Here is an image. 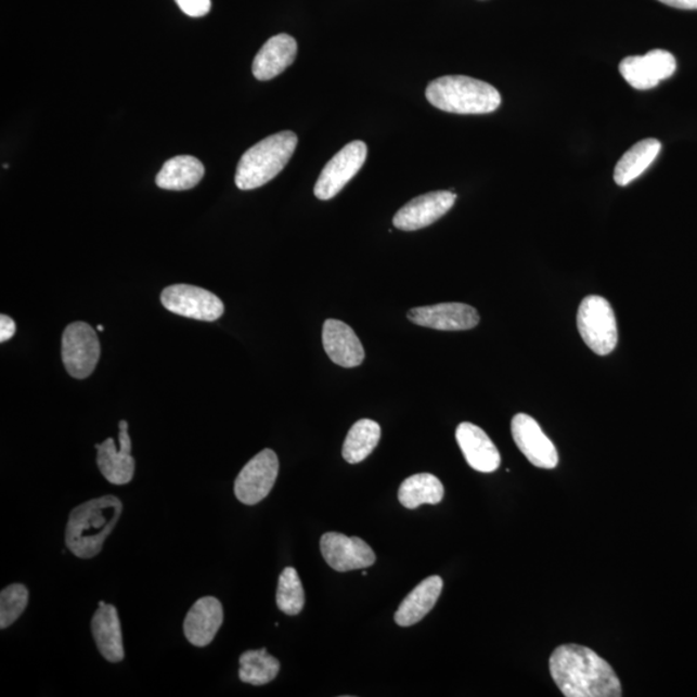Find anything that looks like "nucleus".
Here are the masks:
<instances>
[{
  "mask_svg": "<svg viewBox=\"0 0 697 697\" xmlns=\"http://www.w3.org/2000/svg\"><path fill=\"white\" fill-rule=\"evenodd\" d=\"M552 679L566 697H620L619 676L608 662L591 648L565 645L554 649Z\"/></svg>",
  "mask_w": 697,
  "mask_h": 697,
  "instance_id": "f257e3e1",
  "label": "nucleus"
},
{
  "mask_svg": "<svg viewBox=\"0 0 697 697\" xmlns=\"http://www.w3.org/2000/svg\"><path fill=\"white\" fill-rule=\"evenodd\" d=\"M121 512L124 504L114 495L93 499L74 507L66 525L67 550L78 558L96 557L119 522Z\"/></svg>",
  "mask_w": 697,
  "mask_h": 697,
  "instance_id": "f03ea898",
  "label": "nucleus"
},
{
  "mask_svg": "<svg viewBox=\"0 0 697 697\" xmlns=\"http://www.w3.org/2000/svg\"><path fill=\"white\" fill-rule=\"evenodd\" d=\"M425 94L437 109L453 114H489L502 105V94L495 87L464 76L437 78Z\"/></svg>",
  "mask_w": 697,
  "mask_h": 697,
  "instance_id": "7ed1b4c3",
  "label": "nucleus"
},
{
  "mask_svg": "<svg viewBox=\"0 0 697 697\" xmlns=\"http://www.w3.org/2000/svg\"><path fill=\"white\" fill-rule=\"evenodd\" d=\"M297 137L283 131L263 139L242 155L236 167L235 185L241 191L261 188L279 176L296 151Z\"/></svg>",
  "mask_w": 697,
  "mask_h": 697,
  "instance_id": "20e7f679",
  "label": "nucleus"
},
{
  "mask_svg": "<svg viewBox=\"0 0 697 697\" xmlns=\"http://www.w3.org/2000/svg\"><path fill=\"white\" fill-rule=\"evenodd\" d=\"M578 328L584 343L595 354H611L618 345V323L611 304L602 296H586L581 301Z\"/></svg>",
  "mask_w": 697,
  "mask_h": 697,
  "instance_id": "39448f33",
  "label": "nucleus"
},
{
  "mask_svg": "<svg viewBox=\"0 0 697 697\" xmlns=\"http://www.w3.org/2000/svg\"><path fill=\"white\" fill-rule=\"evenodd\" d=\"M63 362L70 376L83 380L91 376L100 360V341L90 324H69L63 335Z\"/></svg>",
  "mask_w": 697,
  "mask_h": 697,
  "instance_id": "423d86ee",
  "label": "nucleus"
},
{
  "mask_svg": "<svg viewBox=\"0 0 697 697\" xmlns=\"http://www.w3.org/2000/svg\"><path fill=\"white\" fill-rule=\"evenodd\" d=\"M280 473V460L272 450H262L249 460L236 477L234 493L245 505H256L273 490Z\"/></svg>",
  "mask_w": 697,
  "mask_h": 697,
  "instance_id": "0eeeda50",
  "label": "nucleus"
},
{
  "mask_svg": "<svg viewBox=\"0 0 697 697\" xmlns=\"http://www.w3.org/2000/svg\"><path fill=\"white\" fill-rule=\"evenodd\" d=\"M160 301L171 313L196 321L214 322L222 317L225 307L209 291L189 284H173L165 288Z\"/></svg>",
  "mask_w": 697,
  "mask_h": 697,
  "instance_id": "6e6552de",
  "label": "nucleus"
},
{
  "mask_svg": "<svg viewBox=\"0 0 697 697\" xmlns=\"http://www.w3.org/2000/svg\"><path fill=\"white\" fill-rule=\"evenodd\" d=\"M367 145L363 141L350 142L344 146L323 168L314 186L318 199L330 201L343 191L345 185L360 172L367 159Z\"/></svg>",
  "mask_w": 697,
  "mask_h": 697,
  "instance_id": "1a4fd4ad",
  "label": "nucleus"
},
{
  "mask_svg": "<svg viewBox=\"0 0 697 697\" xmlns=\"http://www.w3.org/2000/svg\"><path fill=\"white\" fill-rule=\"evenodd\" d=\"M514 442L529 462L541 469H554L559 457L556 446L540 428L537 420L526 414H518L512 420Z\"/></svg>",
  "mask_w": 697,
  "mask_h": 697,
  "instance_id": "9d476101",
  "label": "nucleus"
},
{
  "mask_svg": "<svg viewBox=\"0 0 697 697\" xmlns=\"http://www.w3.org/2000/svg\"><path fill=\"white\" fill-rule=\"evenodd\" d=\"M321 552L324 560L338 572L360 570L371 567L376 562L374 551L365 541L338 532L323 534Z\"/></svg>",
  "mask_w": 697,
  "mask_h": 697,
  "instance_id": "9b49d317",
  "label": "nucleus"
},
{
  "mask_svg": "<svg viewBox=\"0 0 697 697\" xmlns=\"http://www.w3.org/2000/svg\"><path fill=\"white\" fill-rule=\"evenodd\" d=\"M456 198V194L452 192L420 195L399 209L392 219V225L403 232H415L429 227L450 211Z\"/></svg>",
  "mask_w": 697,
  "mask_h": 697,
  "instance_id": "f8f14e48",
  "label": "nucleus"
},
{
  "mask_svg": "<svg viewBox=\"0 0 697 697\" xmlns=\"http://www.w3.org/2000/svg\"><path fill=\"white\" fill-rule=\"evenodd\" d=\"M119 450L113 438H107L104 443L96 444L98 466L103 476L113 485L124 486L130 483L134 476L137 462L131 455L132 442L128 435L126 420L119 422Z\"/></svg>",
  "mask_w": 697,
  "mask_h": 697,
  "instance_id": "ddd939ff",
  "label": "nucleus"
},
{
  "mask_svg": "<svg viewBox=\"0 0 697 697\" xmlns=\"http://www.w3.org/2000/svg\"><path fill=\"white\" fill-rule=\"evenodd\" d=\"M409 320L417 326L438 331H468L478 326V311L466 304L446 302L409 311Z\"/></svg>",
  "mask_w": 697,
  "mask_h": 697,
  "instance_id": "4468645a",
  "label": "nucleus"
},
{
  "mask_svg": "<svg viewBox=\"0 0 697 697\" xmlns=\"http://www.w3.org/2000/svg\"><path fill=\"white\" fill-rule=\"evenodd\" d=\"M322 340L330 360L340 367L353 369L363 363V345L347 323L337 320L324 322Z\"/></svg>",
  "mask_w": 697,
  "mask_h": 697,
  "instance_id": "2eb2a0df",
  "label": "nucleus"
},
{
  "mask_svg": "<svg viewBox=\"0 0 697 697\" xmlns=\"http://www.w3.org/2000/svg\"><path fill=\"white\" fill-rule=\"evenodd\" d=\"M456 441L466 463L480 473H492L499 469L502 457L495 443L483 429L470 423H462L456 429Z\"/></svg>",
  "mask_w": 697,
  "mask_h": 697,
  "instance_id": "dca6fc26",
  "label": "nucleus"
},
{
  "mask_svg": "<svg viewBox=\"0 0 697 697\" xmlns=\"http://www.w3.org/2000/svg\"><path fill=\"white\" fill-rule=\"evenodd\" d=\"M223 622L221 602L215 597H203L195 602L184 621V633L196 647H206L214 641Z\"/></svg>",
  "mask_w": 697,
  "mask_h": 697,
  "instance_id": "f3484780",
  "label": "nucleus"
},
{
  "mask_svg": "<svg viewBox=\"0 0 697 697\" xmlns=\"http://www.w3.org/2000/svg\"><path fill=\"white\" fill-rule=\"evenodd\" d=\"M296 55V40L288 34H279V36L270 38L254 60L255 78L267 82V80L279 77L288 66L294 64Z\"/></svg>",
  "mask_w": 697,
  "mask_h": 697,
  "instance_id": "a211bd4d",
  "label": "nucleus"
},
{
  "mask_svg": "<svg viewBox=\"0 0 697 697\" xmlns=\"http://www.w3.org/2000/svg\"><path fill=\"white\" fill-rule=\"evenodd\" d=\"M91 629L94 643L101 655L109 662L125 659L124 638L117 608L113 605L99 606L94 612Z\"/></svg>",
  "mask_w": 697,
  "mask_h": 697,
  "instance_id": "6ab92c4d",
  "label": "nucleus"
},
{
  "mask_svg": "<svg viewBox=\"0 0 697 697\" xmlns=\"http://www.w3.org/2000/svg\"><path fill=\"white\" fill-rule=\"evenodd\" d=\"M443 589V580L430 577L420 583L399 606L395 620L399 627H411L422 621L436 606Z\"/></svg>",
  "mask_w": 697,
  "mask_h": 697,
  "instance_id": "aec40b11",
  "label": "nucleus"
},
{
  "mask_svg": "<svg viewBox=\"0 0 697 697\" xmlns=\"http://www.w3.org/2000/svg\"><path fill=\"white\" fill-rule=\"evenodd\" d=\"M205 176V166L192 155H179L168 159L157 175V185L165 191H189L199 184Z\"/></svg>",
  "mask_w": 697,
  "mask_h": 697,
  "instance_id": "412c9836",
  "label": "nucleus"
},
{
  "mask_svg": "<svg viewBox=\"0 0 697 697\" xmlns=\"http://www.w3.org/2000/svg\"><path fill=\"white\" fill-rule=\"evenodd\" d=\"M661 151V142L656 139H646L637 142L622 155L615 167L614 180L619 186H627L646 169L651 166Z\"/></svg>",
  "mask_w": 697,
  "mask_h": 697,
  "instance_id": "4be33fe9",
  "label": "nucleus"
},
{
  "mask_svg": "<svg viewBox=\"0 0 697 697\" xmlns=\"http://www.w3.org/2000/svg\"><path fill=\"white\" fill-rule=\"evenodd\" d=\"M444 487L436 476L420 473L404 480L399 487L398 499L408 509H416L424 504L437 505L442 502Z\"/></svg>",
  "mask_w": 697,
  "mask_h": 697,
  "instance_id": "5701e85b",
  "label": "nucleus"
},
{
  "mask_svg": "<svg viewBox=\"0 0 697 697\" xmlns=\"http://www.w3.org/2000/svg\"><path fill=\"white\" fill-rule=\"evenodd\" d=\"M382 428L374 420L362 418L348 433L343 447V457L349 464L362 463L376 449Z\"/></svg>",
  "mask_w": 697,
  "mask_h": 697,
  "instance_id": "b1692460",
  "label": "nucleus"
},
{
  "mask_svg": "<svg viewBox=\"0 0 697 697\" xmlns=\"http://www.w3.org/2000/svg\"><path fill=\"white\" fill-rule=\"evenodd\" d=\"M240 679L254 686H263L275 680L281 669V662L269 655L267 648L242 654L240 659Z\"/></svg>",
  "mask_w": 697,
  "mask_h": 697,
  "instance_id": "393cba45",
  "label": "nucleus"
},
{
  "mask_svg": "<svg viewBox=\"0 0 697 697\" xmlns=\"http://www.w3.org/2000/svg\"><path fill=\"white\" fill-rule=\"evenodd\" d=\"M276 605L282 612L289 616L299 615L306 605V593H304L299 573L294 567L284 568L281 573Z\"/></svg>",
  "mask_w": 697,
  "mask_h": 697,
  "instance_id": "a878e982",
  "label": "nucleus"
},
{
  "mask_svg": "<svg viewBox=\"0 0 697 697\" xmlns=\"http://www.w3.org/2000/svg\"><path fill=\"white\" fill-rule=\"evenodd\" d=\"M29 602V591L23 584H12L0 593V628H9L25 611Z\"/></svg>",
  "mask_w": 697,
  "mask_h": 697,
  "instance_id": "bb28decb",
  "label": "nucleus"
},
{
  "mask_svg": "<svg viewBox=\"0 0 697 697\" xmlns=\"http://www.w3.org/2000/svg\"><path fill=\"white\" fill-rule=\"evenodd\" d=\"M619 70L635 90H649L660 83L646 56H629L621 61Z\"/></svg>",
  "mask_w": 697,
  "mask_h": 697,
  "instance_id": "cd10ccee",
  "label": "nucleus"
},
{
  "mask_svg": "<svg viewBox=\"0 0 697 697\" xmlns=\"http://www.w3.org/2000/svg\"><path fill=\"white\" fill-rule=\"evenodd\" d=\"M645 56L660 82L672 77L675 73L676 61L672 53L664 50H654Z\"/></svg>",
  "mask_w": 697,
  "mask_h": 697,
  "instance_id": "c85d7f7f",
  "label": "nucleus"
},
{
  "mask_svg": "<svg viewBox=\"0 0 697 697\" xmlns=\"http://www.w3.org/2000/svg\"><path fill=\"white\" fill-rule=\"evenodd\" d=\"M179 9L191 17H203L211 11V0H175Z\"/></svg>",
  "mask_w": 697,
  "mask_h": 697,
  "instance_id": "c756f323",
  "label": "nucleus"
},
{
  "mask_svg": "<svg viewBox=\"0 0 697 697\" xmlns=\"http://www.w3.org/2000/svg\"><path fill=\"white\" fill-rule=\"evenodd\" d=\"M16 334V323L9 315H0V341H9Z\"/></svg>",
  "mask_w": 697,
  "mask_h": 697,
  "instance_id": "7c9ffc66",
  "label": "nucleus"
},
{
  "mask_svg": "<svg viewBox=\"0 0 697 697\" xmlns=\"http://www.w3.org/2000/svg\"><path fill=\"white\" fill-rule=\"evenodd\" d=\"M659 2L674 7V9L697 10V0H659Z\"/></svg>",
  "mask_w": 697,
  "mask_h": 697,
  "instance_id": "2f4dec72",
  "label": "nucleus"
},
{
  "mask_svg": "<svg viewBox=\"0 0 697 697\" xmlns=\"http://www.w3.org/2000/svg\"><path fill=\"white\" fill-rule=\"evenodd\" d=\"M104 605H105V602H104V601H100V602H99V606H104Z\"/></svg>",
  "mask_w": 697,
  "mask_h": 697,
  "instance_id": "473e14b6",
  "label": "nucleus"
},
{
  "mask_svg": "<svg viewBox=\"0 0 697 697\" xmlns=\"http://www.w3.org/2000/svg\"><path fill=\"white\" fill-rule=\"evenodd\" d=\"M98 328H99L100 333H103V331H104L103 326H99Z\"/></svg>",
  "mask_w": 697,
  "mask_h": 697,
  "instance_id": "72a5a7b5",
  "label": "nucleus"
},
{
  "mask_svg": "<svg viewBox=\"0 0 697 697\" xmlns=\"http://www.w3.org/2000/svg\"><path fill=\"white\" fill-rule=\"evenodd\" d=\"M362 575H363V577H365V575H367V571L363 570Z\"/></svg>",
  "mask_w": 697,
  "mask_h": 697,
  "instance_id": "f704fd0d",
  "label": "nucleus"
}]
</instances>
